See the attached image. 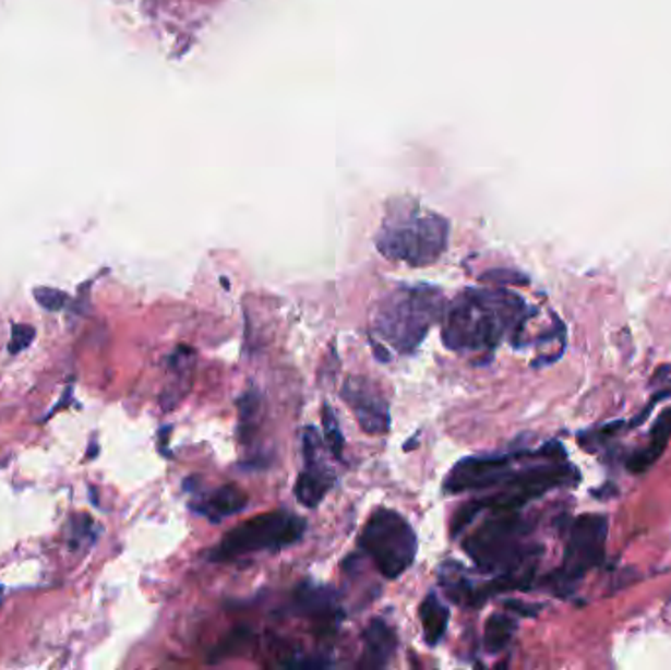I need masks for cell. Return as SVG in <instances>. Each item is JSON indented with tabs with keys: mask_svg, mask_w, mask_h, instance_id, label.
Returning a JSON list of instances; mask_svg holds the SVG:
<instances>
[{
	"mask_svg": "<svg viewBox=\"0 0 671 670\" xmlns=\"http://www.w3.org/2000/svg\"><path fill=\"white\" fill-rule=\"evenodd\" d=\"M195 350L189 346H179L173 355L167 360V382L164 395H161V407L166 411L176 409L177 404L189 394L191 382H193V370H195Z\"/></svg>",
	"mask_w": 671,
	"mask_h": 670,
	"instance_id": "15",
	"label": "cell"
},
{
	"mask_svg": "<svg viewBox=\"0 0 671 670\" xmlns=\"http://www.w3.org/2000/svg\"><path fill=\"white\" fill-rule=\"evenodd\" d=\"M238 409H240V431L238 433H240L242 444L248 446L255 439L257 427H260V421H262V395L257 394L255 390H248L238 399Z\"/></svg>",
	"mask_w": 671,
	"mask_h": 670,
	"instance_id": "18",
	"label": "cell"
},
{
	"mask_svg": "<svg viewBox=\"0 0 671 670\" xmlns=\"http://www.w3.org/2000/svg\"><path fill=\"white\" fill-rule=\"evenodd\" d=\"M185 488L193 493V500L189 503V507L196 515L206 517L208 522L220 523L226 517L238 515L248 507V493L233 483H223L218 488L203 492L199 488V483L187 480Z\"/></svg>",
	"mask_w": 671,
	"mask_h": 670,
	"instance_id": "12",
	"label": "cell"
},
{
	"mask_svg": "<svg viewBox=\"0 0 671 670\" xmlns=\"http://www.w3.org/2000/svg\"><path fill=\"white\" fill-rule=\"evenodd\" d=\"M34 338H36V328H34V326L24 325V323L12 325L9 343L10 355H19L22 350H26V348L32 345Z\"/></svg>",
	"mask_w": 671,
	"mask_h": 670,
	"instance_id": "21",
	"label": "cell"
},
{
	"mask_svg": "<svg viewBox=\"0 0 671 670\" xmlns=\"http://www.w3.org/2000/svg\"><path fill=\"white\" fill-rule=\"evenodd\" d=\"M363 554L385 581H397L417 561L419 539L405 515L390 507L371 512L358 539Z\"/></svg>",
	"mask_w": 671,
	"mask_h": 670,
	"instance_id": "7",
	"label": "cell"
},
{
	"mask_svg": "<svg viewBox=\"0 0 671 670\" xmlns=\"http://www.w3.org/2000/svg\"><path fill=\"white\" fill-rule=\"evenodd\" d=\"M342 399L356 415L361 429L368 434L390 433V404L381 395L378 385L363 375H351L342 385Z\"/></svg>",
	"mask_w": 671,
	"mask_h": 670,
	"instance_id": "11",
	"label": "cell"
},
{
	"mask_svg": "<svg viewBox=\"0 0 671 670\" xmlns=\"http://www.w3.org/2000/svg\"><path fill=\"white\" fill-rule=\"evenodd\" d=\"M536 453L538 451H516V453L466 456L447 472L444 478V492L456 495V493L481 492L496 488Z\"/></svg>",
	"mask_w": 671,
	"mask_h": 670,
	"instance_id": "9",
	"label": "cell"
},
{
	"mask_svg": "<svg viewBox=\"0 0 671 670\" xmlns=\"http://www.w3.org/2000/svg\"><path fill=\"white\" fill-rule=\"evenodd\" d=\"M607 537L609 519L604 515L585 513L575 519L565 545L564 564L550 578L555 591L574 588L587 572L603 562Z\"/></svg>",
	"mask_w": 671,
	"mask_h": 670,
	"instance_id": "8",
	"label": "cell"
},
{
	"mask_svg": "<svg viewBox=\"0 0 671 670\" xmlns=\"http://www.w3.org/2000/svg\"><path fill=\"white\" fill-rule=\"evenodd\" d=\"M530 523L518 512L489 513L464 541V551L477 569L493 572L503 590L528 588L542 549L528 541Z\"/></svg>",
	"mask_w": 671,
	"mask_h": 670,
	"instance_id": "2",
	"label": "cell"
},
{
	"mask_svg": "<svg viewBox=\"0 0 671 670\" xmlns=\"http://www.w3.org/2000/svg\"><path fill=\"white\" fill-rule=\"evenodd\" d=\"M530 316L525 299L506 289L469 287L447 303L442 343L459 355H489Z\"/></svg>",
	"mask_w": 671,
	"mask_h": 670,
	"instance_id": "1",
	"label": "cell"
},
{
	"mask_svg": "<svg viewBox=\"0 0 671 670\" xmlns=\"http://www.w3.org/2000/svg\"><path fill=\"white\" fill-rule=\"evenodd\" d=\"M34 297H36L39 306L48 309V311H61L69 303V297L65 291L51 289V287H38L34 291Z\"/></svg>",
	"mask_w": 671,
	"mask_h": 670,
	"instance_id": "22",
	"label": "cell"
},
{
	"mask_svg": "<svg viewBox=\"0 0 671 670\" xmlns=\"http://www.w3.org/2000/svg\"><path fill=\"white\" fill-rule=\"evenodd\" d=\"M564 448L558 443L538 448L530 460H526L511 478L496 486L495 492L464 503L452 517L450 535L457 537L459 533L466 531L479 513L520 512L526 503L574 480L577 472L572 464L564 463Z\"/></svg>",
	"mask_w": 671,
	"mask_h": 670,
	"instance_id": "3",
	"label": "cell"
},
{
	"mask_svg": "<svg viewBox=\"0 0 671 670\" xmlns=\"http://www.w3.org/2000/svg\"><path fill=\"white\" fill-rule=\"evenodd\" d=\"M516 631V621L508 618L505 613H493L486 623V643L487 653H501L508 647V643L513 641V635Z\"/></svg>",
	"mask_w": 671,
	"mask_h": 670,
	"instance_id": "19",
	"label": "cell"
},
{
	"mask_svg": "<svg viewBox=\"0 0 671 670\" xmlns=\"http://www.w3.org/2000/svg\"><path fill=\"white\" fill-rule=\"evenodd\" d=\"M447 301L442 289L427 284L397 286L381 297L371 316L373 345L380 343L399 355H412L442 321Z\"/></svg>",
	"mask_w": 671,
	"mask_h": 670,
	"instance_id": "4",
	"label": "cell"
},
{
	"mask_svg": "<svg viewBox=\"0 0 671 670\" xmlns=\"http://www.w3.org/2000/svg\"><path fill=\"white\" fill-rule=\"evenodd\" d=\"M322 444L324 443L321 441L316 427L309 424L302 429L304 466L295 483V498L309 510L319 507L324 502V498L332 492V488L336 486V472L324 460Z\"/></svg>",
	"mask_w": 671,
	"mask_h": 670,
	"instance_id": "10",
	"label": "cell"
},
{
	"mask_svg": "<svg viewBox=\"0 0 671 670\" xmlns=\"http://www.w3.org/2000/svg\"><path fill=\"white\" fill-rule=\"evenodd\" d=\"M419 618L420 623H422L424 643L429 647H436L440 641L444 639L447 621H450V608L444 601L440 600L436 591L427 594V598L420 603Z\"/></svg>",
	"mask_w": 671,
	"mask_h": 670,
	"instance_id": "17",
	"label": "cell"
},
{
	"mask_svg": "<svg viewBox=\"0 0 671 670\" xmlns=\"http://www.w3.org/2000/svg\"><path fill=\"white\" fill-rule=\"evenodd\" d=\"M450 225L446 218L420 207H399L383 220L378 250L393 262L424 267L446 252Z\"/></svg>",
	"mask_w": 671,
	"mask_h": 670,
	"instance_id": "5",
	"label": "cell"
},
{
	"mask_svg": "<svg viewBox=\"0 0 671 670\" xmlns=\"http://www.w3.org/2000/svg\"><path fill=\"white\" fill-rule=\"evenodd\" d=\"M307 522L285 510L262 513L236 525L208 552L211 562H233L257 552H277L301 541Z\"/></svg>",
	"mask_w": 671,
	"mask_h": 670,
	"instance_id": "6",
	"label": "cell"
},
{
	"mask_svg": "<svg viewBox=\"0 0 671 670\" xmlns=\"http://www.w3.org/2000/svg\"><path fill=\"white\" fill-rule=\"evenodd\" d=\"M671 439V407L666 409L650 431V441L628 458V470L634 474L646 472L660 456Z\"/></svg>",
	"mask_w": 671,
	"mask_h": 670,
	"instance_id": "16",
	"label": "cell"
},
{
	"mask_svg": "<svg viewBox=\"0 0 671 670\" xmlns=\"http://www.w3.org/2000/svg\"><path fill=\"white\" fill-rule=\"evenodd\" d=\"M399 647L397 631L387 621L375 618L363 631V655L360 669H385Z\"/></svg>",
	"mask_w": 671,
	"mask_h": 670,
	"instance_id": "14",
	"label": "cell"
},
{
	"mask_svg": "<svg viewBox=\"0 0 671 670\" xmlns=\"http://www.w3.org/2000/svg\"><path fill=\"white\" fill-rule=\"evenodd\" d=\"M322 429H324V444L331 448V453L336 458H342L346 441H344V433H342L338 417L332 411V407L328 404L322 405Z\"/></svg>",
	"mask_w": 671,
	"mask_h": 670,
	"instance_id": "20",
	"label": "cell"
},
{
	"mask_svg": "<svg viewBox=\"0 0 671 670\" xmlns=\"http://www.w3.org/2000/svg\"><path fill=\"white\" fill-rule=\"evenodd\" d=\"M291 611L299 618H307L331 630L334 625H340L342 618H344L338 594L328 586H319L311 582L301 584L295 590Z\"/></svg>",
	"mask_w": 671,
	"mask_h": 670,
	"instance_id": "13",
	"label": "cell"
}]
</instances>
